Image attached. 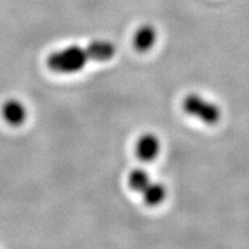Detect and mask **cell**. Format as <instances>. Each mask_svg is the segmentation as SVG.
I'll list each match as a JSON object with an SVG mask.
<instances>
[{
	"instance_id": "1",
	"label": "cell",
	"mask_w": 249,
	"mask_h": 249,
	"mask_svg": "<svg viewBox=\"0 0 249 249\" xmlns=\"http://www.w3.org/2000/svg\"><path fill=\"white\" fill-rule=\"evenodd\" d=\"M88 60L90 57L87 49L79 45H71L52 52L48 58V66L55 73L73 74L82 71Z\"/></svg>"
},
{
	"instance_id": "2",
	"label": "cell",
	"mask_w": 249,
	"mask_h": 249,
	"mask_svg": "<svg viewBox=\"0 0 249 249\" xmlns=\"http://www.w3.org/2000/svg\"><path fill=\"white\" fill-rule=\"evenodd\" d=\"M182 107L187 114L207 124H217L222 117V112L218 105L203 98L197 93L187 95L183 98Z\"/></svg>"
},
{
	"instance_id": "3",
	"label": "cell",
	"mask_w": 249,
	"mask_h": 249,
	"mask_svg": "<svg viewBox=\"0 0 249 249\" xmlns=\"http://www.w3.org/2000/svg\"><path fill=\"white\" fill-rule=\"evenodd\" d=\"M136 155L143 161H151L157 157L160 151V142L156 135L145 133L140 136L135 145Z\"/></svg>"
},
{
	"instance_id": "4",
	"label": "cell",
	"mask_w": 249,
	"mask_h": 249,
	"mask_svg": "<svg viewBox=\"0 0 249 249\" xmlns=\"http://www.w3.org/2000/svg\"><path fill=\"white\" fill-rule=\"evenodd\" d=\"M2 117L11 126H20L27 119L26 107L18 99H8L2 105Z\"/></svg>"
},
{
	"instance_id": "5",
	"label": "cell",
	"mask_w": 249,
	"mask_h": 249,
	"mask_svg": "<svg viewBox=\"0 0 249 249\" xmlns=\"http://www.w3.org/2000/svg\"><path fill=\"white\" fill-rule=\"evenodd\" d=\"M157 40V31L151 24H143L136 30L133 38V44L136 51L144 53L154 48Z\"/></svg>"
},
{
	"instance_id": "6",
	"label": "cell",
	"mask_w": 249,
	"mask_h": 249,
	"mask_svg": "<svg viewBox=\"0 0 249 249\" xmlns=\"http://www.w3.org/2000/svg\"><path fill=\"white\" fill-rule=\"evenodd\" d=\"M87 51L90 59L96 61H107L114 57L117 52V48L110 40L97 39L89 43L87 46Z\"/></svg>"
},
{
	"instance_id": "7",
	"label": "cell",
	"mask_w": 249,
	"mask_h": 249,
	"mask_svg": "<svg viewBox=\"0 0 249 249\" xmlns=\"http://www.w3.org/2000/svg\"><path fill=\"white\" fill-rule=\"evenodd\" d=\"M143 201L149 207H156L160 204L166 197V188L160 182H150L147 188L142 192Z\"/></svg>"
},
{
	"instance_id": "8",
	"label": "cell",
	"mask_w": 249,
	"mask_h": 249,
	"mask_svg": "<svg viewBox=\"0 0 249 249\" xmlns=\"http://www.w3.org/2000/svg\"><path fill=\"white\" fill-rule=\"evenodd\" d=\"M150 182L151 179L149 173L142 169H136L132 171L128 177V185L135 192L142 193Z\"/></svg>"
}]
</instances>
